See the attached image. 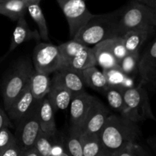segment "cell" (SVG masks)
<instances>
[{
    "label": "cell",
    "instance_id": "3",
    "mask_svg": "<svg viewBox=\"0 0 156 156\" xmlns=\"http://www.w3.org/2000/svg\"><path fill=\"white\" fill-rule=\"evenodd\" d=\"M145 85L141 81L140 85L125 90L123 94L124 108L120 114L136 123L147 120H156Z\"/></svg>",
    "mask_w": 156,
    "mask_h": 156
},
{
    "label": "cell",
    "instance_id": "32",
    "mask_svg": "<svg viewBox=\"0 0 156 156\" xmlns=\"http://www.w3.org/2000/svg\"><path fill=\"white\" fill-rule=\"evenodd\" d=\"M15 140L14 134L9 127H5L0 130V153Z\"/></svg>",
    "mask_w": 156,
    "mask_h": 156
},
{
    "label": "cell",
    "instance_id": "25",
    "mask_svg": "<svg viewBox=\"0 0 156 156\" xmlns=\"http://www.w3.org/2000/svg\"><path fill=\"white\" fill-rule=\"evenodd\" d=\"M81 134L80 129L70 126L67 135L63 136L64 146L69 156H83Z\"/></svg>",
    "mask_w": 156,
    "mask_h": 156
},
{
    "label": "cell",
    "instance_id": "36",
    "mask_svg": "<svg viewBox=\"0 0 156 156\" xmlns=\"http://www.w3.org/2000/svg\"><path fill=\"white\" fill-rule=\"evenodd\" d=\"M149 7L152 9V13H153V25L155 27L156 30V2L152 3Z\"/></svg>",
    "mask_w": 156,
    "mask_h": 156
},
{
    "label": "cell",
    "instance_id": "30",
    "mask_svg": "<svg viewBox=\"0 0 156 156\" xmlns=\"http://www.w3.org/2000/svg\"><path fill=\"white\" fill-rule=\"evenodd\" d=\"M149 153L137 142H132L123 146L112 156H147Z\"/></svg>",
    "mask_w": 156,
    "mask_h": 156
},
{
    "label": "cell",
    "instance_id": "9",
    "mask_svg": "<svg viewBox=\"0 0 156 156\" xmlns=\"http://www.w3.org/2000/svg\"><path fill=\"white\" fill-rule=\"evenodd\" d=\"M33 65L35 71L50 75L62 67L59 47L50 43H40L33 51Z\"/></svg>",
    "mask_w": 156,
    "mask_h": 156
},
{
    "label": "cell",
    "instance_id": "8",
    "mask_svg": "<svg viewBox=\"0 0 156 156\" xmlns=\"http://www.w3.org/2000/svg\"><path fill=\"white\" fill-rule=\"evenodd\" d=\"M67 20L69 35L73 39L78 32L95 15L87 8L85 0H56Z\"/></svg>",
    "mask_w": 156,
    "mask_h": 156
},
{
    "label": "cell",
    "instance_id": "24",
    "mask_svg": "<svg viewBox=\"0 0 156 156\" xmlns=\"http://www.w3.org/2000/svg\"><path fill=\"white\" fill-rule=\"evenodd\" d=\"M27 5L23 0H8L0 2V15L8 17L13 21H17L24 16Z\"/></svg>",
    "mask_w": 156,
    "mask_h": 156
},
{
    "label": "cell",
    "instance_id": "14",
    "mask_svg": "<svg viewBox=\"0 0 156 156\" xmlns=\"http://www.w3.org/2000/svg\"><path fill=\"white\" fill-rule=\"evenodd\" d=\"M36 99L32 94L28 83L6 111L12 122L15 124L20 119L22 118L30 111Z\"/></svg>",
    "mask_w": 156,
    "mask_h": 156
},
{
    "label": "cell",
    "instance_id": "12",
    "mask_svg": "<svg viewBox=\"0 0 156 156\" xmlns=\"http://www.w3.org/2000/svg\"><path fill=\"white\" fill-rule=\"evenodd\" d=\"M92 95L85 91L73 94L70 101V126L82 131L85 117L90 108Z\"/></svg>",
    "mask_w": 156,
    "mask_h": 156
},
{
    "label": "cell",
    "instance_id": "31",
    "mask_svg": "<svg viewBox=\"0 0 156 156\" xmlns=\"http://www.w3.org/2000/svg\"><path fill=\"white\" fill-rule=\"evenodd\" d=\"M107 41H108V45H109L111 52L120 62V61L128 54L127 50L124 46L123 37H115L107 39Z\"/></svg>",
    "mask_w": 156,
    "mask_h": 156
},
{
    "label": "cell",
    "instance_id": "23",
    "mask_svg": "<svg viewBox=\"0 0 156 156\" xmlns=\"http://www.w3.org/2000/svg\"><path fill=\"white\" fill-rule=\"evenodd\" d=\"M82 75L85 85L92 89L103 92L109 86L103 71L98 69L96 66L82 70Z\"/></svg>",
    "mask_w": 156,
    "mask_h": 156
},
{
    "label": "cell",
    "instance_id": "29",
    "mask_svg": "<svg viewBox=\"0 0 156 156\" xmlns=\"http://www.w3.org/2000/svg\"><path fill=\"white\" fill-rule=\"evenodd\" d=\"M140 52L128 53L119 62V66L126 74L131 76L138 72V63L140 60Z\"/></svg>",
    "mask_w": 156,
    "mask_h": 156
},
{
    "label": "cell",
    "instance_id": "16",
    "mask_svg": "<svg viewBox=\"0 0 156 156\" xmlns=\"http://www.w3.org/2000/svg\"><path fill=\"white\" fill-rule=\"evenodd\" d=\"M41 39L39 31L37 30H31L24 18V16L21 17L17 21V25L15 26V28L12 34L8 54L24 43L30 41L31 40L40 41Z\"/></svg>",
    "mask_w": 156,
    "mask_h": 156
},
{
    "label": "cell",
    "instance_id": "4",
    "mask_svg": "<svg viewBox=\"0 0 156 156\" xmlns=\"http://www.w3.org/2000/svg\"><path fill=\"white\" fill-rule=\"evenodd\" d=\"M146 25H153V13L151 7L136 0H132L120 9L117 23L118 37L123 36L129 30Z\"/></svg>",
    "mask_w": 156,
    "mask_h": 156
},
{
    "label": "cell",
    "instance_id": "21",
    "mask_svg": "<svg viewBox=\"0 0 156 156\" xmlns=\"http://www.w3.org/2000/svg\"><path fill=\"white\" fill-rule=\"evenodd\" d=\"M110 86L127 89L136 86L135 81L129 75L123 73L119 66L114 68L102 70Z\"/></svg>",
    "mask_w": 156,
    "mask_h": 156
},
{
    "label": "cell",
    "instance_id": "37",
    "mask_svg": "<svg viewBox=\"0 0 156 156\" xmlns=\"http://www.w3.org/2000/svg\"><path fill=\"white\" fill-rule=\"evenodd\" d=\"M149 146L153 149V150L156 152V138H152L150 139L149 140Z\"/></svg>",
    "mask_w": 156,
    "mask_h": 156
},
{
    "label": "cell",
    "instance_id": "13",
    "mask_svg": "<svg viewBox=\"0 0 156 156\" xmlns=\"http://www.w3.org/2000/svg\"><path fill=\"white\" fill-rule=\"evenodd\" d=\"M52 81L61 84L68 88L72 94H76L85 91V83L82 71L75 69L68 66H63L55 72Z\"/></svg>",
    "mask_w": 156,
    "mask_h": 156
},
{
    "label": "cell",
    "instance_id": "19",
    "mask_svg": "<svg viewBox=\"0 0 156 156\" xmlns=\"http://www.w3.org/2000/svg\"><path fill=\"white\" fill-rule=\"evenodd\" d=\"M81 142L83 156H110L102 144L99 133L82 132Z\"/></svg>",
    "mask_w": 156,
    "mask_h": 156
},
{
    "label": "cell",
    "instance_id": "11",
    "mask_svg": "<svg viewBox=\"0 0 156 156\" xmlns=\"http://www.w3.org/2000/svg\"><path fill=\"white\" fill-rule=\"evenodd\" d=\"M138 73L145 85L156 89V39L140 56Z\"/></svg>",
    "mask_w": 156,
    "mask_h": 156
},
{
    "label": "cell",
    "instance_id": "20",
    "mask_svg": "<svg viewBox=\"0 0 156 156\" xmlns=\"http://www.w3.org/2000/svg\"><path fill=\"white\" fill-rule=\"evenodd\" d=\"M92 50L97 65L100 66L102 69H108L119 66V61L111 52L107 40L94 44Z\"/></svg>",
    "mask_w": 156,
    "mask_h": 156
},
{
    "label": "cell",
    "instance_id": "6",
    "mask_svg": "<svg viewBox=\"0 0 156 156\" xmlns=\"http://www.w3.org/2000/svg\"><path fill=\"white\" fill-rule=\"evenodd\" d=\"M59 47L62 67L68 66L82 71L97 65L92 48L74 39L60 44Z\"/></svg>",
    "mask_w": 156,
    "mask_h": 156
},
{
    "label": "cell",
    "instance_id": "18",
    "mask_svg": "<svg viewBox=\"0 0 156 156\" xmlns=\"http://www.w3.org/2000/svg\"><path fill=\"white\" fill-rule=\"evenodd\" d=\"M54 111L66 110L73 98L71 91L58 82L51 80L50 91L47 94Z\"/></svg>",
    "mask_w": 156,
    "mask_h": 156
},
{
    "label": "cell",
    "instance_id": "28",
    "mask_svg": "<svg viewBox=\"0 0 156 156\" xmlns=\"http://www.w3.org/2000/svg\"><path fill=\"white\" fill-rule=\"evenodd\" d=\"M58 133L59 132L56 133H47L42 130L40 132L34 146L36 147L41 156H50L52 147Z\"/></svg>",
    "mask_w": 156,
    "mask_h": 156
},
{
    "label": "cell",
    "instance_id": "39",
    "mask_svg": "<svg viewBox=\"0 0 156 156\" xmlns=\"http://www.w3.org/2000/svg\"><path fill=\"white\" fill-rule=\"evenodd\" d=\"M5 1H8V0H0V2H5Z\"/></svg>",
    "mask_w": 156,
    "mask_h": 156
},
{
    "label": "cell",
    "instance_id": "34",
    "mask_svg": "<svg viewBox=\"0 0 156 156\" xmlns=\"http://www.w3.org/2000/svg\"><path fill=\"white\" fill-rule=\"evenodd\" d=\"M5 127H13V123L6 111L0 108V130Z\"/></svg>",
    "mask_w": 156,
    "mask_h": 156
},
{
    "label": "cell",
    "instance_id": "15",
    "mask_svg": "<svg viewBox=\"0 0 156 156\" xmlns=\"http://www.w3.org/2000/svg\"><path fill=\"white\" fill-rule=\"evenodd\" d=\"M155 30V27L153 25H146L126 32L122 37L128 53L140 52L142 46L153 34Z\"/></svg>",
    "mask_w": 156,
    "mask_h": 156
},
{
    "label": "cell",
    "instance_id": "10",
    "mask_svg": "<svg viewBox=\"0 0 156 156\" xmlns=\"http://www.w3.org/2000/svg\"><path fill=\"white\" fill-rule=\"evenodd\" d=\"M110 114L111 112L108 107L105 106L100 99L95 96H92L91 105L82 126V133H99Z\"/></svg>",
    "mask_w": 156,
    "mask_h": 156
},
{
    "label": "cell",
    "instance_id": "27",
    "mask_svg": "<svg viewBox=\"0 0 156 156\" xmlns=\"http://www.w3.org/2000/svg\"><path fill=\"white\" fill-rule=\"evenodd\" d=\"M126 89L115 86H108L103 91L110 106L120 114L124 108V91Z\"/></svg>",
    "mask_w": 156,
    "mask_h": 156
},
{
    "label": "cell",
    "instance_id": "33",
    "mask_svg": "<svg viewBox=\"0 0 156 156\" xmlns=\"http://www.w3.org/2000/svg\"><path fill=\"white\" fill-rule=\"evenodd\" d=\"M23 149L14 141L0 153V156H23Z\"/></svg>",
    "mask_w": 156,
    "mask_h": 156
},
{
    "label": "cell",
    "instance_id": "26",
    "mask_svg": "<svg viewBox=\"0 0 156 156\" xmlns=\"http://www.w3.org/2000/svg\"><path fill=\"white\" fill-rule=\"evenodd\" d=\"M27 11L29 12V15H30L33 21L37 25L38 31H39L41 39L47 41H50L47 21L43 13L42 9L40 6V3H29L27 5Z\"/></svg>",
    "mask_w": 156,
    "mask_h": 156
},
{
    "label": "cell",
    "instance_id": "22",
    "mask_svg": "<svg viewBox=\"0 0 156 156\" xmlns=\"http://www.w3.org/2000/svg\"><path fill=\"white\" fill-rule=\"evenodd\" d=\"M50 83L51 80L49 78V75L39 73L34 69L29 82L30 91L34 98L36 100H41L47 96L50 91Z\"/></svg>",
    "mask_w": 156,
    "mask_h": 156
},
{
    "label": "cell",
    "instance_id": "17",
    "mask_svg": "<svg viewBox=\"0 0 156 156\" xmlns=\"http://www.w3.org/2000/svg\"><path fill=\"white\" fill-rule=\"evenodd\" d=\"M54 110L47 96L38 101V118L41 129L47 133H56L58 132L55 122Z\"/></svg>",
    "mask_w": 156,
    "mask_h": 156
},
{
    "label": "cell",
    "instance_id": "35",
    "mask_svg": "<svg viewBox=\"0 0 156 156\" xmlns=\"http://www.w3.org/2000/svg\"><path fill=\"white\" fill-rule=\"evenodd\" d=\"M23 156H41L37 149L34 146H32L27 149H24L23 152Z\"/></svg>",
    "mask_w": 156,
    "mask_h": 156
},
{
    "label": "cell",
    "instance_id": "1",
    "mask_svg": "<svg viewBox=\"0 0 156 156\" xmlns=\"http://www.w3.org/2000/svg\"><path fill=\"white\" fill-rule=\"evenodd\" d=\"M102 144L110 156L132 142H138L142 131L138 123L120 114H111L99 133Z\"/></svg>",
    "mask_w": 156,
    "mask_h": 156
},
{
    "label": "cell",
    "instance_id": "7",
    "mask_svg": "<svg viewBox=\"0 0 156 156\" xmlns=\"http://www.w3.org/2000/svg\"><path fill=\"white\" fill-rule=\"evenodd\" d=\"M38 101L39 100H36L30 111L15 124V141L23 151L34 146L41 131L38 118Z\"/></svg>",
    "mask_w": 156,
    "mask_h": 156
},
{
    "label": "cell",
    "instance_id": "38",
    "mask_svg": "<svg viewBox=\"0 0 156 156\" xmlns=\"http://www.w3.org/2000/svg\"><path fill=\"white\" fill-rule=\"evenodd\" d=\"M136 1L140 2L143 3V4L146 5L148 6H150L152 3L156 2V0H136Z\"/></svg>",
    "mask_w": 156,
    "mask_h": 156
},
{
    "label": "cell",
    "instance_id": "5",
    "mask_svg": "<svg viewBox=\"0 0 156 156\" xmlns=\"http://www.w3.org/2000/svg\"><path fill=\"white\" fill-rule=\"evenodd\" d=\"M34 71V65L28 59H21L14 66L3 84L2 98L5 111L9 109L24 87L29 83Z\"/></svg>",
    "mask_w": 156,
    "mask_h": 156
},
{
    "label": "cell",
    "instance_id": "2",
    "mask_svg": "<svg viewBox=\"0 0 156 156\" xmlns=\"http://www.w3.org/2000/svg\"><path fill=\"white\" fill-rule=\"evenodd\" d=\"M120 9L103 15H95L73 38L87 46L94 45L117 36V23Z\"/></svg>",
    "mask_w": 156,
    "mask_h": 156
}]
</instances>
